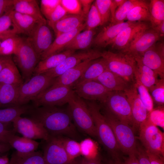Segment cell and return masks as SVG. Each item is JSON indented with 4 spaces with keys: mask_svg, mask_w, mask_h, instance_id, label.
<instances>
[{
    "mask_svg": "<svg viewBox=\"0 0 164 164\" xmlns=\"http://www.w3.org/2000/svg\"><path fill=\"white\" fill-rule=\"evenodd\" d=\"M60 4L67 13L82 15L81 7L79 0H60Z\"/></svg>",
    "mask_w": 164,
    "mask_h": 164,
    "instance_id": "7dc6e473",
    "label": "cell"
},
{
    "mask_svg": "<svg viewBox=\"0 0 164 164\" xmlns=\"http://www.w3.org/2000/svg\"><path fill=\"white\" fill-rule=\"evenodd\" d=\"M45 143L43 153L46 164H76L70 159L58 136H50Z\"/></svg>",
    "mask_w": 164,
    "mask_h": 164,
    "instance_id": "7c38bea8",
    "label": "cell"
},
{
    "mask_svg": "<svg viewBox=\"0 0 164 164\" xmlns=\"http://www.w3.org/2000/svg\"><path fill=\"white\" fill-rule=\"evenodd\" d=\"M118 8L121 6L125 1L126 0H114Z\"/></svg>",
    "mask_w": 164,
    "mask_h": 164,
    "instance_id": "03108f58",
    "label": "cell"
},
{
    "mask_svg": "<svg viewBox=\"0 0 164 164\" xmlns=\"http://www.w3.org/2000/svg\"><path fill=\"white\" fill-rule=\"evenodd\" d=\"M85 20L86 18L81 15H66L54 25L52 29L56 37L77 29Z\"/></svg>",
    "mask_w": 164,
    "mask_h": 164,
    "instance_id": "d4e9b609",
    "label": "cell"
},
{
    "mask_svg": "<svg viewBox=\"0 0 164 164\" xmlns=\"http://www.w3.org/2000/svg\"><path fill=\"white\" fill-rule=\"evenodd\" d=\"M9 125L0 122V142L9 143L11 138L15 135L16 132L13 128H9Z\"/></svg>",
    "mask_w": 164,
    "mask_h": 164,
    "instance_id": "f907efd6",
    "label": "cell"
},
{
    "mask_svg": "<svg viewBox=\"0 0 164 164\" xmlns=\"http://www.w3.org/2000/svg\"><path fill=\"white\" fill-rule=\"evenodd\" d=\"M13 8L14 11L32 16L39 22H46L36 0H14Z\"/></svg>",
    "mask_w": 164,
    "mask_h": 164,
    "instance_id": "4316f807",
    "label": "cell"
},
{
    "mask_svg": "<svg viewBox=\"0 0 164 164\" xmlns=\"http://www.w3.org/2000/svg\"><path fill=\"white\" fill-rule=\"evenodd\" d=\"M19 86L0 83V107L19 105Z\"/></svg>",
    "mask_w": 164,
    "mask_h": 164,
    "instance_id": "f546056e",
    "label": "cell"
},
{
    "mask_svg": "<svg viewBox=\"0 0 164 164\" xmlns=\"http://www.w3.org/2000/svg\"><path fill=\"white\" fill-rule=\"evenodd\" d=\"M136 156L139 164H151L143 147L137 143Z\"/></svg>",
    "mask_w": 164,
    "mask_h": 164,
    "instance_id": "816d5d0a",
    "label": "cell"
},
{
    "mask_svg": "<svg viewBox=\"0 0 164 164\" xmlns=\"http://www.w3.org/2000/svg\"><path fill=\"white\" fill-rule=\"evenodd\" d=\"M144 0H128L126 1L116 10L113 23H117L124 22L131 9L136 6L145 2Z\"/></svg>",
    "mask_w": 164,
    "mask_h": 164,
    "instance_id": "f35d334b",
    "label": "cell"
},
{
    "mask_svg": "<svg viewBox=\"0 0 164 164\" xmlns=\"http://www.w3.org/2000/svg\"><path fill=\"white\" fill-rule=\"evenodd\" d=\"M149 9L151 27L153 29L164 21V0H151Z\"/></svg>",
    "mask_w": 164,
    "mask_h": 164,
    "instance_id": "e575fe53",
    "label": "cell"
},
{
    "mask_svg": "<svg viewBox=\"0 0 164 164\" xmlns=\"http://www.w3.org/2000/svg\"><path fill=\"white\" fill-rule=\"evenodd\" d=\"M68 103L75 126L84 133L97 137L96 127L86 102L74 92Z\"/></svg>",
    "mask_w": 164,
    "mask_h": 164,
    "instance_id": "5b68a950",
    "label": "cell"
},
{
    "mask_svg": "<svg viewBox=\"0 0 164 164\" xmlns=\"http://www.w3.org/2000/svg\"><path fill=\"white\" fill-rule=\"evenodd\" d=\"M28 38L40 58L53 42L52 33L46 22L38 23Z\"/></svg>",
    "mask_w": 164,
    "mask_h": 164,
    "instance_id": "ac0fdd59",
    "label": "cell"
},
{
    "mask_svg": "<svg viewBox=\"0 0 164 164\" xmlns=\"http://www.w3.org/2000/svg\"><path fill=\"white\" fill-rule=\"evenodd\" d=\"M81 155L84 158L91 159L98 156V147L96 143L90 138H86L80 142Z\"/></svg>",
    "mask_w": 164,
    "mask_h": 164,
    "instance_id": "60d3db41",
    "label": "cell"
},
{
    "mask_svg": "<svg viewBox=\"0 0 164 164\" xmlns=\"http://www.w3.org/2000/svg\"><path fill=\"white\" fill-rule=\"evenodd\" d=\"M153 103L158 106H164V79H159L157 83L149 91Z\"/></svg>",
    "mask_w": 164,
    "mask_h": 164,
    "instance_id": "ee69618b",
    "label": "cell"
},
{
    "mask_svg": "<svg viewBox=\"0 0 164 164\" xmlns=\"http://www.w3.org/2000/svg\"><path fill=\"white\" fill-rule=\"evenodd\" d=\"M117 6L114 0H111V23H113L114 20L115 13Z\"/></svg>",
    "mask_w": 164,
    "mask_h": 164,
    "instance_id": "91938a15",
    "label": "cell"
},
{
    "mask_svg": "<svg viewBox=\"0 0 164 164\" xmlns=\"http://www.w3.org/2000/svg\"><path fill=\"white\" fill-rule=\"evenodd\" d=\"M101 57V52L97 50H91L74 53L66 58L56 67L43 73L52 78H55L85 60L90 58L96 59Z\"/></svg>",
    "mask_w": 164,
    "mask_h": 164,
    "instance_id": "4fadbf2b",
    "label": "cell"
},
{
    "mask_svg": "<svg viewBox=\"0 0 164 164\" xmlns=\"http://www.w3.org/2000/svg\"><path fill=\"white\" fill-rule=\"evenodd\" d=\"M1 41L0 40V44L1 43Z\"/></svg>",
    "mask_w": 164,
    "mask_h": 164,
    "instance_id": "003e7915",
    "label": "cell"
},
{
    "mask_svg": "<svg viewBox=\"0 0 164 164\" xmlns=\"http://www.w3.org/2000/svg\"><path fill=\"white\" fill-rule=\"evenodd\" d=\"M14 0H0V17L13 9Z\"/></svg>",
    "mask_w": 164,
    "mask_h": 164,
    "instance_id": "f5cc1de1",
    "label": "cell"
},
{
    "mask_svg": "<svg viewBox=\"0 0 164 164\" xmlns=\"http://www.w3.org/2000/svg\"><path fill=\"white\" fill-rule=\"evenodd\" d=\"M145 151L151 164H164V157Z\"/></svg>",
    "mask_w": 164,
    "mask_h": 164,
    "instance_id": "db71d44e",
    "label": "cell"
},
{
    "mask_svg": "<svg viewBox=\"0 0 164 164\" xmlns=\"http://www.w3.org/2000/svg\"><path fill=\"white\" fill-rule=\"evenodd\" d=\"M162 37L153 29H146L141 33L123 52L134 58L140 57L143 53Z\"/></svg>",
    "mask_w": 164,
    "mask_h": 164,
    "instance_id": "d6986e66",
    "label": "cell"
},
{
    "mask_svg": "<svg viewBox=\"0 0 164 164\" xmlns=\"http://www.w3.org/2000/svg\"><path fill=\"white\" fill-rule=\"evenodd\" d=\"M60 2V0H41L40 9L43 15L48 20Z\"/></svg>",
    "mask_w": 164,
    "mask_h": 164,
    "instance_id": "c3c4849f",
    "label": "cell"
},
{
    "mask_svg": "<svg viewBox=\"0 0 164 164\" xmlns=\"http://www.w3.org/2000/svg\"><path fill=\"white\" fill-rule=\"evenodd\" d=\"M70 159L75 162V159L81 155L80 142L63 136H58Z\"/></svg>",
    "mask_w": 164,
    "mask_h": 164,
    "instance_id": "74e56055",
    "label": "cell"
},
{
    "mask_svg": "<svg viewBox=\"0 0 164 164\" xmlns=\"http://www.w3.org/2000/svg\"><path fill=\"white\" fill-rule=\"evenodd\" d=\"M126 19L131 22H150L149 3L145 1L143 3L134 7L130 11Z\"/></svg>",
    "mask_w": 164,
    "mask_h": 164,
    "instance_id": "d590c367",
    "label": "cell"
},
{
    "mask_svg": "<svg viewBox=\"0 0 164 164\" xmlns=\"http://www.w3.org/2000/svg\"><path fill=\"white\" fill-rule=\"evenodd\" d=\"M55 79L44 73L32 76L28 80L19 86L18 105H26L30 101H32L50 87Z\"/></svg>",
    "mask_w": 164,
    "mask_h": 164,
    "instance_id": "52a82bcc",
    "label": "cell"
},
{
    "mask_svg": "<svg viewBox=\"0 0 164 164\" xmlns=\"http://www.w3.org/2000/svg\"><path fill=\"white\" fill-rule=\"evenodd\" d=\"M14 55L15 64L21 71L23 80L26 82L33 76L35 69L41 60L40 56L35 51L28 38L21 37Z\"/></svg>",
    "mask_w": 164,
    "mask_h": 164,
    "instance_id": "8992f818",
    "label": "cell"
},
{
    "mask_svg": "<svg viewBox=\"0 0 164 164\" xmlns=\"http://www.w3.org/2000/svg\"><path fill=\"white\" fill-rule=\"evenodd\" d=\"M111 0H96L94 1L101 17V26L111 22Z\"/></svg>",
    "mask_w": 164,
    "mask_h": 164,
    "instance_id": "7bdbcfd3",
    "label": "cell"
},
{
    "mask_svg": "<svg viewBox=\"0 0 164 164\" xmlns=\"http://www.w3.org/2000/svg\"><path fill=\"white\" fill-rule=\"evenodd\" d=\"M74 92L72 87L50 86L32 100L34 107L63 105L68 103Z\"/></svg>",
    "mask_w": 164,
    "mask_h": 164,
    "instance_id": "9c48e42d",
    "label": "cell"
},
{
    "mask_svg": "<svg viewBox=\"0 0 164 164\" xmlns=\"http://www.w3.org/2000/svg\"><path fill=\"white\" fill-rule=\"evenodd\" d=\"M134 22L127 21L119 23H110L108 26L104 27L94 38L93 43L97 46L104 48L110 45L121 31Z\"/></svg>",
    "mask_w": 164,
    "mask_h": 164,
    "instance_id": "ffe728a7",
    "label": "cell"
},
{
    "mask_svg": "<svg viewBox=\"0 0 164 164\" xmlns=\"http://www.w3.org/2000/svg\"><path fill=\"white\" fill-rule=\"evenodd\" d=\"M96 127L97 138L114 160L121 159V152L111 127L95 101L86 102Z\"/></svg>",
    "mask_w": 164,
    "mask_h": 164,
    "instance_id": "7a4b0ae2",
    "label": "cell"
},
{
    "mask_svg": "<svg viewBox=\"0 0 164 164\" xmlns=\"http://www.w3.org/2000/svg\"><path fill=\"white\" fill-rule=\"evenodd\" d=\"M9 144L18 153L25 154L36 151L39 143L23 136L20 137L15 135L11 138Z\"/></svg>",
    "mask_w": 164,
    "mask_h": 164,
    "instance_id": "4dcf8cb0",
    "label": "cell"
},
{
    "mask_svg": "<svg viewBox=\"0 0 164 164\" xmlns=\"http://www.w3.org/2000/svg\"><path fill=\"white\" fill-rule=\"evenodd\" d=\"M11 56H0V72L4 68Z\"/></svg>",
    "mask_w": 164,
    "mask_h": 164,
    "instance_id": "6125c7cd",
    "label": "cell"
},
{
    "mask_svg": "<svg viewBox=\"0 0 164 164\" xmlns=\"http://www.w3.org/2000/svg\"><path fill=\"white\" fill-rule=\"evenodd\" d=\"M103 114L113 131L121 152L128 156L136 155L137 142L132 126L105 108Z\"/></svg>",
    "mask_w": 164,
    "mask_h": 164,
    "instance_id": "3957f363",
    "label": "cell"
},
{
    "mask_svg": "<svg viewBox=\"0 0 164 164\" xmlns=\"http://www.w3.org/2000/svg\"><path fill=\"white\" fill-rule=\"evenodd\" d=\"M67 14L66 11L60 3L48 19V25L52 29L54 25Z\"/></svg>",
    "mask_w": 164,
    "mask_h": 164,
    "instance_id": "681fc988",
    "label": "cell"
},
{
    "mask_svg": "<svg viewBox=\"0 0 164 164\" xmlns=\"http://www.w3.org/2000/svg\"><path fill=\"white\" fill-rule=\"evenodd\" d=\"M9 164H46L43 153L35 151L22 154L16 151L13 152L9 160Z\"/></svg>",
    "mask_w": 164,
    "mask_h": 164,
    "instance_id": "d6a6232c",
    "label": "cell"
},
{
    "mask_svg": "<svg viewBox=\"0 0 164 164\" xmlns=\"http://www.w3.org/2000/svg\"><path fill=\"white\" fill-rule=\"evenodd\" d=\"M125 164H139L138 160L135 155H129L125 160Z\"/></svg>",
    "mask_w": 164,
    "mask_h": 164,
    "instance_id": "680465c9",
    "label": "cell"
},
{
    "mask_svg": "<svg viewBox=\"0 0 164 164\" xmlns=\"http://www.w3.org/2000/svg\"><path fill=\"white\" fill-rule=\"evenodd\" d=\"M103 104L105 109L132 127L133 121L131 109L124 91H111Z\"/></svg>",
    "mask_w": 164,
    "mask_h": 164,
    "instance_id": "30bf717a",
    "label": "cell"
},
{
    "mask_svg": "<svg viewBox=\"0 0 164 164\" xmlns=\"http://www.w3.org/2000/svg\"><path fill=\"white\" fill-rule=\"evenodd\" d=\"M106 164H125L124 162L121 161V159L113 160L110 161Z\"/></svg>",
    "mask_w": 164,
    "mask_h": 164,
    "instance_id": "e7e4bbea",
    "label": "cell"
},
{
    "mask_svg": "<svg viewBox=\"0 0 164 164\" xmlns=\"http://www.w3.org/2000/svg\"><path fill=\"white\" fill-rule=\"evenodd\" d=\"M101 57L106 60L109 70L131 83H135L137 63L132 56L125 52L108 50L101 52Z\"/></svg>",
    "mask_w": 164,
    "mask_h": 164,
    "instance_id": "277c9868",
    "label": "cell"
},
{
    "mask_svg": "<svg viewBox=\"0 0 164 164\" xmlns=\"http://www.w3.org/2000/svg\"><path fill=\"white\" fill-rule=\"evenodd\" d=\"M15 132L29 139L48 140L50 135L42 125L29 117H19L12 122Z\"/></svg>",
    "mask_w": 164,
    "mask_h": 164,
    "instance_id": "8fae6325",
    "label": "cell"
},
{
    "mask_svg": "<svg viewBox=\"0 0 164 164\" xmlns=\"http://www.w3.org/2000/svg\"><path fill=\"white\" fill-rule=\"evenodd\" d=\"M9 160L7 154L0 156V164H9Z\"/></svg>",
    "mask_w": 164,
    "mask_h": 164,
    "instance_id": "be15d7a7",
    "label": "cell"
},
{
    "mask_svg": "<svg viewBox=\"0 0 164 164\" xmlns=\"http://www.w3.org/2000/svg\"><path fill=\"white\" fill-rule=\"evenodd\" d=\"M21 38L15 35L2 40L0 44V56L14 55L16 51Z\"/></svg>",
    "mask_w": 164,
    "mask_h": 164,
    "instance_id": "ab89813d",
    "label": "cell"
},
{
    "mask_svg": "<svg viewBox=\"0 0 164 164\" xmlns=\"http://www.w3.org/2000/svg\"><path fill=\"white\" fill-rule=\"evenodd\" d=\"M31 107L26 105L0 109V122L9 124L17 118L25 114Z\"/></svg>",
    "mask_w": 164,
    "mask_h": 164,
    "instance_id": "836d02e7",
    "label": "cell"
},
{
    "mask_svg": "<svg viewBox=\"0 0 164 164\" xmlns=\"http://www.w3.org/2000/svg\"><path fill=\"white\" fill-rule=\"evenodd\" d=\"M134 83L140 100L150 112L154 108V103L148 90L138 79H135Z\"/></svg>",
    "mask_w": 164,
    "mask_h": 164,
    "instance_id": "b9f144b4",
    "label": "cell"
},
{
    "mask_svg": "<svg viewBox=\"0 0 164 164\" xmlns=\"http://www.w3.org/2000/svg\"><path fill=\"white\" fill-rule=\"evenodd\" d=\"M10 15L18 34H23L29 36L39 21L32 16L12 10Z\"/></svg>",
    "mask_w": 164,
    "mask_h": 164,
    "instance_id": "cb8c5ba5",
    "label": "cell"
},
{
    "mask_svg": "<svg viewBox=\"0 0 164 164\" xmlns=\"http://www.w3.org/2000/svg\"><path fill=\"white\" fill-rule=\"evenodd\" d=\"M94 60L93 58L87 59L77 65L68 70L62 75L55 78L51 86L61 85L72 87L81 77L87 68Z\"/></svg>",
    "mask_w": 164,
    "mask_h": 164,
    "instance_id": "44dd1931",
    "label": "cell"
},
{
    "mask_svg": "<svg viewBox=\"0 0 164 164\" xmlns=\"http://www.w3.org/2000/svg\"><path fill=\"white\" fill-rule=\"evenodd\" d=\"M12 9L0 17V40L18 34L10 15Z\"/></svg>",
    "mask_w": 164,
    "mask_h": 164,
    "instance_id": "8d00e7d4",
    "label": "cell"
},
{
    "mask_svg": "<svg viewBox=\"0 0 164 164\" xmlns=\"http://www.w3.org/2000/svg\"><path fill=\"white\" fill-rule=\"evenodd\" d=\"M25 114L40 122L50 136H67L75 138L77 133L68 109L57 106L31 107Z\"/></svg>",
    "mask_w": 164,
    "mask_h": 164,
    "instance_id": "6da1fadb",
    "label": "cell"
},
{
    "mask_svg": "<svg viewBox=\"0 0 164 164\" xmlns=\"http://www.w3.org/2000/svg\"><path fill=\"white\" fill-rule=\"evenodd\" d=\"M85 28V24L84 23L74 30L63 33L56 37L48 49L41 55L40 60L51 55L61 52L73 38Z\"/></svg>",
    "mask_w": 164,
    "mask_h": 164,
    "instance_id": "603a6c76",
    "label": "cell"
},
{
    "mask_svg": "<svg viewBox=\"0 0 164 164\" xmlns=\"http://www.w3.org/2000/svg\"><path fill=\"white\" fill-rule=\"evenodd\" d=\"M79 1L81 7L82 15L86 19L94 1L91 0H79Z\"/></svg>",
    "mask_w": 164,
    "mask_h": 164,
    "instance_id": "11a10c76",
    "label": "cell"
},
{
    "mask_svg": "<svg viewBox=\"0 0 164 164\" xmlns=\"http://www.w3.org/2000/svg\"><path fill=\"white\" fill-rule=\"evenodd\" d=\"M152 29L158 33L162 37H163L164 35V21Z\"/></svg>",
    "mask_w": 164,
    "mask_h": 164,
    "instance_id": "94428289",
    "label": "cell"
},
{
    "mask_svg": "<svg viewBox=\"0 0 164 164\" xmlns=\"http://www.w3.org/2000/svg\"><path fill=\"white\" fill-rule=\"evenodd\" d=\"M134 83L124 92L131 107L133 121L132 128L135 131L139 129L140 126L146 121L149 112L140 98Z\"/></svg>",
    "mask_w": 164,
    "mask_h": 164,
    "instance_id": "e0dca14e",
    "label": "cell"
},
{
    "mask_svg": "<svg viewBox=\"0 0 164 164\" xmlns=\"http://www.w3.org/2000/svg\"><path fill=\"white\" fill-rule=\"evenodd\" d=\"M85 20L86 28L87 30L94 29L101 26V17L94 2L91 6Z\"/></svg>",
    "mask_w": 164,
    "mask_h": 164,
    "instance_id": "f6af8a7d",
    "label": "cell"
},
{
    "mask_svg": "<svg viewBox=\"0 0 164 164\" xmlns=\"http://www.w3.org/2000/svg\"><path fill=\"white\" fill-rule=\"evenodd\" d=\"M23 82L22 76L10 56L0 72V83L20 86Z\"/></svg>",
    "mask_w": 164,
    "mask_h": 164,
    "instance_id": "83f0119b",
    "label": "cell"
},
{
    "mask_svg": "<svg viewBox=\"0 0 164 164\" xmlns=\"http://www.w3.org/2000/svg\"><path fill=\"white\" fill-rule=\"evenodd\" d=\"M108 69L106 62L103 58L101 57L94 60L74 84L86 81L94 80Z\"/></svg>",
    "mask_w": 164,
    "mask_h": 164,
    "instance_id": "f1b7e54d",
    "label": "cell"
},
{
    "mask_svg": "<svg viewBox=\"0 0 164 164\" xmlns=\"http://www.w3.org/2000/svg\"><path fill=\"white\" fill-rule=\"evenodd\" d=\"M150 27L145 22H135L121 31L110 45L113 49L124 51L141 33Z\"/></svg>",
    "mask_w": 164,
    "mask_h": 164,
    "instance_id": "9a60e30c",
    "label": "cell"
},
{
    "mask_svg": "<svg viewBox=\"0 0 164 164\" xmlns=\"http://www.w3.org/2000/svg\"><path fill=\"white\" fill-rule=\"evenodd\" d=\"M96 32L94 29H86L79 32L66 46L64 49L75 51L87 48L93 43Z\"/></svg>",
    "mask_w": 164,
    "mask_h": 164,
    "instance_id": "1f68e13d",
    "label": "cell"
},
{
    "mask_svg": "<svg viewBox=\"0 0 164 164\" xmlns=\"http://www.w3.org/2000/svg\"><path fill=\"white\" fill-rule=\"evenodd\" d=\"M11 147L9 143L0 142V156L5 155L11 149Z\"/></svg>",
    "mask_w": 164,
    "mask_h": 164,
    "instance_id": "6f0895ef",
    "label": "cell"
},
{
    "mask_svg": "<svg viewBox=\"0 0 164 164\" xmlns=\"http://www.w3.org/2000/svg\"><path fill=\"white\" fill-rule=\"evenodd\" d=\"M75 50H67L62 52L50 56L40 60L34 70L33 75L43 73L54 68L66 58L74 53Z\"/></svg>",
    "mask_w": 164,
    "mask_h": 164,
    "instance_id": "484cf974",
    "label": "cell"
},
{
    "mask_svg": "<svg viewBox=\"0 0 164 164\" xmlns=\"http://www.w3.org/2000/svg\"><path fill=\"white\" fill-rule=\"evenodd\" d=\"M138 139L145 151L164 157V134L147 120L139 128Z\"/></svg>",
    "mask_w": 164,
    "mask_h": 164,
    "instance_id": "ba28073f",
    "label": "cell"
},
{
    "mask_svg": "<svg viewBox=\"0 0 164 164\" xmlns=\"http://www.w3.org/2000/svg\"><path fill=\"white\" fill-rule=\"evenodd\" d=\"M94 80L98 82L110 91L125 92L133 84L129 83L108 69Z\"/></svg>",
    "mask_w": 164,
    "mask_h": 164,
    "instance_id": "7402d4cb",
    "label": "cell"
},
{
    "mask_svg": "<svg viewBox=\"0 0 164 164\" xmlns=\"http://www.w3.org/2000/svg\"><path fill=\"white\" fill-rule=\"evenodd\" d=\"M73 90L82 98L88 101H98L104 104L111 91L95 80H90L75 84Z\"/></svg>",
    "mask_w": 164,
    "mask_h": 164,
    "instance_id": "5bb4252c",
    "label": "cell"
},
{
    "mask_svg": "<svg viewBox=\"0 0 164 164\" xmlns=\"http://www.w3.org/2000/svg\"><path fill=\"white\" fill-rule=\"evenodd\" d=\"M101 164L98 156L91 159H87L83 158L78 164Z\"/></svg>",
    "mask_w": 164,
    "mask_h": 164,
    "instance_id": "9f6ffc18",
    "label": "cell"
},
{
    "mask_svg": "<svg viewBox=\"0 0 164 164\" xmlns=\"http://www.w3.org/2000/svg\"><path fill=\"white\" fill-rule=\"evenodd\" d=\"M147 120L151 124L164 129V106H159L149 112Z\"/></svg>",
    "mask_w": 164,
    "mask_h": 164,
    "instance_id": "bcb514c9",
    "label": "cell"
},
{
    "mask_svg": "<svg viewBox=\"0 0 164 164\" xmlns=\"http://www.w3.org/2000/svg\"><path fill=\"white\" fill-rule=\"evenodd\" d=\"M139 57L142 63L164 79V45L158 41Z\"/></svg>",
    "mask_w": 164,
    "mask_h": 164,
    "instance_id": "2e32d148",
    "label": "cell"
}]
</instances>
